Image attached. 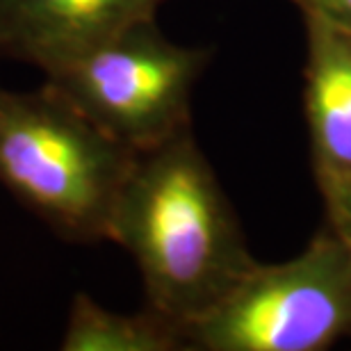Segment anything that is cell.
<instances>
[{"label": "cell", "mask_w": 351, "mask_h": 351, "mask_svg": "<svg viewBox=\"0 0 351 351\" xmlns=\"http://www.w3.org/2000/svg\"><path fill=\"white\" fill-rule=\"evenodd\" d=\"M108 240L135 258L146 306L187 326L258 265L192 128L135 153Z\"/></svg>", "instance_id": "cell-1"}, {"label": "cell", "mask_w": 351, "mask_h": 351, "mask_svg": "<svg viewBox=\"0 0 351 351\" xmlns=\"http://www.w3.org/2000/svg\"><path fill=\"white\" fill-rule=\"evenodd\" d=\"M132 158L46 82L0 87V185L64 240H108Z\"/></svg>", "instance_id": "cell-2"}, {"label": "cell", "mask_w": 351, "mask_h": 351, "mask_svg": "<svg viewBox=\"0 0 351 351\" xmlns=\"http://www.w3.org/2000/svg\"><path fill=\"white\" fill-rule=\"evenodd\" d=\"M194 351H322L351 338V256L326 226L299 256L258 263L185 326Z\"/></svg>", "instance_id": "cell-3"}, {"label": "cell", "mask_w": 351, "mask_h": 351, "mask_svg": "<svg viewBox=\"0 0 351 351\" xmlns=\"http://www.w3.org/2000/svg\"><path fill=\"white\" fill-rule=\"evenodd\" d=\"M210 58V48L176 44L156 19H144L53 69L46 85L139 153L189 128L192 91Z\"/></svg>", "instance_id": "cell-4"}, {"label": "cell", "mask_w": 351, "mask_h": 351, "mask_svg": "<svg viewBox=\"0 0 351 351\" xmlns=\"http://www.w3.org/2000/svg\"><path fill=\"white\" fill-rule=\"evenodd\" d=\"M165 0H0V58L44 73L103 44L132 23L156 19Z\"/></svg>", "instance_id": "cell-5"}, {"label": "cell", "mask_w": 351, "mask_h": 351, "mask_svg": "<svg viewBox=\"0 0 351 351\" xmlns=\"http://www.w3.org/2000/svg\"><path fill=\"white\" fill-rule=\"evenodd\" d=\"M306 23V119L317 185L351 176V30L317 14Z\"/></svg>", "instance_id": "cell-6"}, {"label": "cell", "mask_w": 351, "mask_h": 351, "mask_svg": "<svg viewBox=\"0 0 351 351\" xmlns=\"http://www.w3.org/2000/svg\"><path fill=\"white\" fill-rule=\"evenodd\" d=\"M62 351H180L187 349L185 326L156 308L121 315L87 294H75L69 311ZM189 351V349H187Z\"/></svg>", "instance_id": "cell-7"}, {"label": "cell", "mask_w": 351, "mask_h": 351, "mask_svg": "<svg viewBox=\"0 0 351 351\" xmlns=\"http://www.w3.org/2000/svg\"><path fill=\"white\" fill-rule=\"evenodd\" d=\"M317 187L326 208V228L338 237L351 256V176L322 182Z\"/></svg>", "instance_id": "cell-8"}, {"label": "cell", "mask_w": 351, "mask_h": 351, "mask_svg": "<svg viewBox=\"0 0 351 351\" xmlns=\"http://www.w3.org/2000/svg\"><path fill=\"white\" fill-rule=\"evenodd\" d=\"M301 10V14H317L333 23L351 30V0H290Z\"/></svg>", "instance_id": "cell-9"}]
</instances>
